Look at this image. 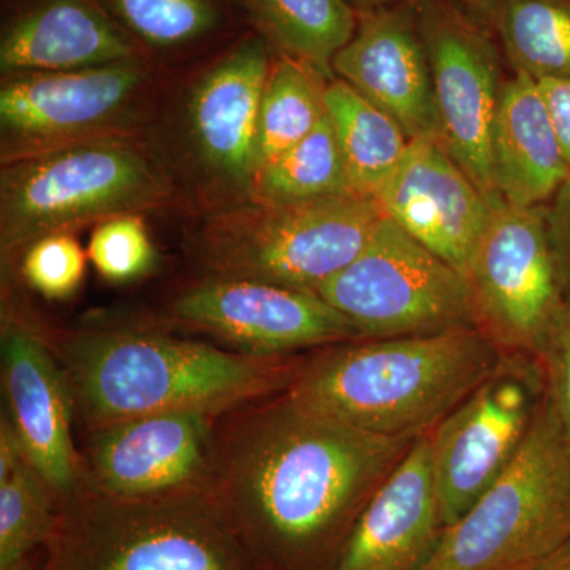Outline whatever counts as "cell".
Returning a JSON list of instances; mask_svg holds the SVG:
<instances>
[{"mask_svg":"<svg viewBox=\"0 0 570 570\" xmlns=\"http://www.w3.org/2000/svg\"><path fill=\"white\" fill-rule=\"evenodd\" d=\"M415 439L358 430L285 389L217 415L209 489L258 570H332Z\"/></svg>","mask_w":570,"mask_h":570,"instance_id":"obj_1","label":"cell"},{"mask_svg":"<svg viewBox=\"0 0 570 570\" xmlns=\"http://www.w3.org/2000/svg\"><path fill=\"white\" fill-rule=\"evenodd\" d=\"M45 333V332H43ZM91 430L175 411L223 414L283 392L305 360L242 354L149 330L45 333Z\"/></svg>","mask_w":570,"mask_h":570,"instance_id":"obj_2","label":"cell"},{"mask_svg":"<svg viewBox=\"0 0 570 570\" xmlns=\"http://www.w3.org/2000/svg\"><path fill=\"white\" fill-rule=\"evenodd\" d=\"M502 355L475 326L352 341L305 360L287 392L367 433L415 439L485 382Z\"/></svg>","mask_w":570,"mask_h":570,"instance_id":"obj_3","label":"cell"},{"mask_svg":"<svg viewBox=\"0 0 570 570\" xmlns=\"http://www.w3.org/2000/svg\"><path fill=\"white\" fill-rule=\"evenodd\" d=\"M56 570H258L212 489L121 499L86 483L59 501Z\"/></svg>","mask_w":570,"mask_h":570,"instance_id":"obj_4","label":"cell"},{"mask_svg":"<svg viewBox=\"0 0 570 570\" xmlns=\"http://www.w3.org/2000/svg\"><path fill=\"white\" fill-rule=\"evenodd\" d=\"M168 197L157 164L121 135L7 160L0 174L3 261L41 236L157 208Z\"/></svg>","mask_w":570,"mask_h":570,"instance_id":"obj_5","label":"cell"},{"mask_svg":"<svg viewBox=\"0 0 570 570\" xmlns=\"http://www.w3.org/2000/svg\"><path fill=\"white\" fill-rule=\"evenodd\" d=\"M384 217L376 197L355 190L296 204L249 198L206 220L197 257L209 276L317 294L362 253Z\"/></svg>","mask_w":570,"mask_h":570,"instance_id":"obj_6","label":"cell"},{"mask_svg":"<svg viewBox=\"0 0 570 570\" xmlns=\"http://www.w3.org/2000/svg\"><path fill=\"white\" fill-rule=\"evenodd\" d=\"M569 540L570 441L542 396L515 459L445 528L422 570H517Z\"/></svg>","mask_w":570,"mask_h":570,"instance_id":"obj_7","label":"cell"},{"mask_svg":"<svg viewBox=\"0 0 570 570\" xmlns=\"http://www.w3.org/2000/svg\"><path fill=\"white\" fill-rule=\"evenodd\" d=\"M317 294L355 326L360 340L475 326L464 276L387 216L362 253Z\"/></svg>","mask_w":570,"mask_h":570,"instance_id":"obj_8","label":"cell"},{"mask_svg":"<svg viewBox=\"0 0 570 570\" xmlns=\"http://www.w3.org/2000/svg\"><path fill=\"white\" fill-rule=\"evenodd\" d=\"M463 276L480 332L502 352L534 355L566 303L547 205L494 198Z\"/></svg>","mask_w":570,"mask_h":570,"instance_id":"obj_9","label":"cell"},{"mask_svg":"<svg viewBox=\"0 0 570 570\" xmlns=\"http://www.w3.org/2000/svg\"><path fill=\"white\" fill-rule=\"evenodd\" d=\"M430 61L438 138L490 200H494L491 138L505 80L489 31L453 0H415Z\"/></svg>","mask_w":570,"mask_h":570,"instance_id":"obj_10","label":"cell"},{"mask_svg":"<svg viewBox=\"0 0 570 570\" xmlns=\"http://www.w3.org/2000/svg\"><path fill=\"white\" fill-rule=\"evenodd\" d=\"M534 381L530 371L502 362L428 431L444 530L456 523L515 459L540 403Z\"/></svg>","mask_w":570,"mask_h":570,"instance_id":"obj_11","label":"cell"},{"mask_svg":"<svg viewBox=\"0 0 570 570\" xmlns=\"http://www.w3.org/2000/svg\"><path fill=\"white\" fill-rule=\"evenodd\" d=\"M170 316L258 356L360 340L355 326L321 295L242 277L209 276L186 288L171 303Z\"/></svg>","mask_w":570,"mask_h":570,"instance_id":"obj_12","label":"cell"},{"mask_svg":"<svg viewBox=\"0 0 570 570\" xmlns=\"http://www.w3.org/2000/svg\"><path fill=\"white\" fill-rule=\"evenodd\" d=\"M145 69L137 59L67 71L9 75L0 89L2 163L108 137L140 91Z\"/></svg>","mask_w":570,"mask_h":570,"instance_id":"obj_13","label":"cell"},{"mask_svg":"<svg viewBox=\"0 0 570 570\" xmlns=\"http://www.w3.org/2000/svg\"><path fill=\"white\" fill-rule=\"evenodd\" d=\"M217 415L163 412L97 428L82 478L100 493L121 499L209 489Z\"/></svg>","mask_w":570,"mask_h":570,"instance_id":"obj_14","label":"cell"},{"mask_svg":"<svg viewBox=\"0 0 570 570\" xmlns=\"http://www.w3.org/2000/svg\"><path fill=\"white\" fill-rule=\"evenodd\" d=\"M0 352L7 415L20 434L29 464L61 501L85 475L71 439L75 407L62 367L43 330L13 311L3 313Z\"/></svg>","mask_w":570,"mask_h":570,"instance_id":"obj_15","label":"cell"},{"mask_svg":"<svg viewBox=\"0 0 570 570\" xmlns=\"http://www.w3.org/2000/svg\"><path fill=\"white\" fill-rule=\"evenodd\" d=\"M332 70L395 119L411 140L438 138L430 61L412 3L358 10L354 37Z\"/></svg>","mask_w":570,"mask_h":570,"instance_id":"obj_16","label":"cell"},{"mask_svg":"<svg viewBox=\"0 0 570 570\" xmlns=\"http://www.w3.org/2000/svg\"><path fill=\"white\" fill-rule=\"evenodd\" d=\"M377 200L389 219L461 275L493 202L436 137L411 140Z\"/></svg>","mask_w":570,"mask_h":570,"instance_id":"obj_17","label":"cell"},{"mask_svg":"<svg viewBox=\"0 0 570 570\" xmlns=\"http://www.w3.org/2000/svg\"><path fill=\"white\" fill-rule=\"evenodd\" d=\"M442 532L426 433L367 501L332 570H422Z\"/></svg>","mask_w":570,"mask_h":570,"instance_id":"obj_18","label":"cell"},{"mask_svg":"<svg viewBox=\"0 0 570 570\" xmlns=\"http://www.w3.org/2000/svg\"><path fill=\"white\" fill-rule=\"evenodd\" d=\"M272 66L264 41H242L202 78L189 104L198 156L247 193L257 170L258 115Z\"/></svg>","mask_w":570,"mask_h":570,"instance_id":"obj_19","label":"cell"},{"mask_svg":"<svg viewBox=\"0 0 570 570\" xmlns=\"http://www.w3.org/2000/svg\"><path fill=\"white\" fill-rule=\"evenodd\" d=\"M491 165L497 197L509 205L542 206L570 176L539 81L513 71L505 80L493 138Z\"/></svg>","mask_w":570,"mask_h":570,"instance_id":"obj_20","label":"cell"},{"mask_svg":"<svg viewBox=\"0 0 570 570\" xmlns=\"http://www.w3.org/2000/svg\"><path fill=\"white\" fill-rule=\"evenodd\" d=\"M135 48L88 0H45L0 41L3 73L92 69L132 61Z\"/></svg>","mask_w":570,"mask_h":570,"instance_id":"obj_21","label":"cell"},{"mask_svg":"<svg viewBox=\"0 0 570 570\" xmlns=\"http://www.w3.org/2000/svg\"><path fill=\"white\" fill-rule=\"evenodd\" d=\"M325 110L343 151L351 189L377 198L406 156L411 138L387 112L336 77L326 85Z\"/></svg>","mask_w":570,"mask_h":570,"instance_id":"obj_22","label":"cell"},{"mask_svg":"<svg viewBox=\"0 0 570 570\" xmlns=\"http://www.w3.org/2000/svg\"><path fill=\"white\" fill-rule=\"evenodd\" d=\"M247 9L279 55L309 63L328 78L337 52L358 26L348 0H246Z\"/></svg>","mask_w":570,"mask_h":570,"instance_id":"obj_23","label":"cell"},{"mask_svg":"<svg viewBox=\"0 0 570 570\" xmlns=\"http://www.w3.org/2000/svg\"><path fill=\"white\" fill-rule=\"evenodd\" d=\"M489 22L513 71L570 80V0H498Z\"/></svg>","mask_w":570,"mask_h":570,"instance_id":"obj_24","label":"cell"},{"mask_svg":"<svg viewBox=\"0 0 570 570\" xmlns=\"http://www.w3.org/2000/svg\"><path fill=\"white\" fill-rule=\"evenodd\" d=\"M330 80L309 63L288 56L279 55L273 61L258 115L257 170L316 129L325 115Z\"/></svg>","mask_w":570,"mask_h":570,"instance_id":"obj_25","label":"cell"},{"mask_svg":"<svg viewBox=\"0 0 570 570\" xmlns=\"http://www.w3.org/2000/svg\"><path fill=\"white\" fill-rule=\"evenodd\" d=\"M347 190L346 163L325 110L313 132L258 168L247 195L268 204H296Z\"/></svg>","mask_w":570,"mask_h":570,"instance_id":"obj_26","label":"cell"},{"mask_svg":"<svg viewBox=\"0 0 570 570\" xmlns=\"http://www.w3.org/2000/svg\"><path fill=\"white\" fill-rule=\"evenodd\" d=\"M59 498L31 464L0 482V568L47 549Z\"/></svg>","mask_w":570,"mask_h":570,"instance_id":"obj_27","label":"cell"},{"mask_svg":"<svg viewBox=\"0 0 570 570\" xmlns=\"http://www.w3.org/2000/svg\"><path fill=\"white\" fill-rule=\"evenodd\" d=\"M122 21L156 47L187 43L216 26L208 0H108Z\"/></svg>","mask_w":570,"mask_h":570,"instance_id":"obj_28","label":"cell"},{"mask_svg":"<svg viewBox=\"0 0 570 570\" xmlns=\"http://www.w3.org/2000/svg\"><path fill=\"white\" fill-rule=\"evenodd\" d=\"M88 258L104 279L124 284L148 275L156 265L157 254L141 217L129 214L97 225L89 242Z\"/></svg>","mask_w":570,"mask_h":570,"instance_id":"obj_29","label":"cell"},{"mask_svg":"<svg viewBox=\"0 0 570 570\" xmlns=\"http://www.w3.org/2000/svg\"><path fill=\"white\" fill-rule=\"evenodd\" d=\"M88 253L70 232L41 236L21 253V275L37 294L69 298L85 279Z\"/></svg>","mask_w":570,"mask_h":570,"instance_id":"obj_30","label":"cell"},{"mask_svg":"<svg viewBox=\"0 0 570 570\" xmlns=\"http://www.w3.org/2000/svg\"><path fill=\"white\" fill-rule=\"evenodd\" d=\"M534 356L543 400L570 441V298H566Z\"/></svg>","mask_w":570,"mask_h":570,"instance_id":"obj_31","label":"cell"},{"mask_svg":"<svg viewBox=\"0 0 570 570\" xmlns=\"http://www.w3.org/2000/svg\"><path fill=\"white\" fill-rule=\"evenodd\" d=\"M551 249L566 298H570V176L547 204Z\"/></svg>","mask_w":570,"mask_h":570,"instance_id":"obj_32","label":"cell"},{"mask_svg":"<svg viewBox=\"0 0 570 570\" xmlns=\"http://www.w3.org/2000/svg\"><path fill=\"white\" fill-rule=\"evenodd\" d=\"M539 86L570 165V80L539 81Z\"/></svg>","mask_w":570,"mask_h":570,"instance_id":"obj_33","label":"cell"},{"mask_svg":"<svg viewBox=\"0 0 570 570\" xmlns=\"http://www.w3.org/2000/svg\"><path fill=\"white\" fill-rule=\"evenodd\" d=\"M29 463L24 445L9 415L0 420V482L9 479L22 464Z\"/></svg>","mask_w":570,"mask_h":570,"instance_id":"obj_34","label":"cell"},{"mask_svg":"<svg viewBox=\"0 0 570 570\" xmlns=\"http://www.w3.org/2000/svg\"><path fill=\"white\" fill-rule=\"evenodd\" d=\"M538 570H570V540L560 550L540 561Z\"/></svg>","mask_w":570,"mask_h":570,"instance_id":"obj_35","label":"cell"},{"mask_svg":"<svg viewBox=\"0 0 570 570\" xmlns=\"http://www.w3.org/2000/svg\"><path fill=\"white\" fill-rule=\"evenodd\" d=\"M461 7H466L472 13L479 14L483 20L489 21L491 11L497 6L498 0H455Z\"/></svg>","mask_w":570,"mask_h":570,"instance_id":"obj_36","label":"cell"},{"mask_svg":"<svg viewBox=\"0 0 570 570\" xmlns=\"http://www.w3.org/2000/svg\"><path fill=\"white\" fill-rule=\"evenodd\" d=\"M39 553L40 551H37V553L21 558V560L10 562V564L3 566L0 570H37V566H39Z\"/></svg>","mask_w":570,"mask_h":570,"instance_id":"obj_37","label":"cell"},{"mask_svg":"<svg viewBox=\"0 0 570 570\" xmlns=\"http://www.w3.org/2000/svg\"><path fill=\"white\" fill-rule=\"evenodd\" d=\"M356 10L377 9V7L395 6V3H414L415 0H352Z\"/></svg>","mask_w":570,"mask_h":570,"instance_id":"obj_38","label":"cell"},{"mask_svg":"<svg viewBox=\"0 0 570 570\" xmlns=\"http://www.w3.org/2000/svg\"><path fill=\"white\" fill-rule=\"evenodd\" d=\"M41 570H56L55 568H52V566L50 564V562L47 561V558H45V561H43V568H41Z\"/></svg>","mask_w":570,"mask_h":570,"instance_id":"obj_39","label":"cell"},{"mask_svg":"<svg viewBox=\"0 0 570 570\" xmlns=\"http://www.w3.org/2000/svg\"><path fill=\"white\" fill-rule=\"evenodd\" d=\"M538 568H539V562H535V564L527 566V568H521V569H517V570H538Z\"/></svg>","mask_w":570,"mask_h":570,"instance_id":"obj_40","label":"cell"}]
</instances>
